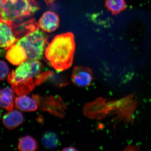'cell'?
Here are the masks:
<instances>
[{
  "mask_svg": "<svg viewBox=\"0 0 151 151\" xmlns=\"http://www.w3.org/2000/svg\"><path fill=\"white\" fill-rule=\"evenodd\" d=\"M75 50L74 35L66 32L54 38L45 49V56L52 67L61 72L72 65Z\"/></svg>",
  "mask_w": 151,
  "mask_h": 151,
  "instance_id": "1",
  "label": "cell"
},
{
  "mask_svg": "<svg viewBox=\"0 0 151 151\" xmlns=\"http://www.w3.org/2000/svg\"><path fill=\"white\" fill-rule=\"evenodd\" d=\"M39 9L32 0H1L0 18L5 20L21 21L32 16Z\"/></svg>",
  "mask_w": 151,
  "mask_h": 151,
  "instance_id": "2",
  "label": "cell"
},
{
  "mask_svg": "<svg viewBox=\"0 0 151 151\" xmlns=\"http://www.w3.org/2000/svg\"><path fill=\"white\" fill-rule=\"evenodd\" d=\"M48 42V37L39 28L21 38L16 44L24 49L28 60H40L43 57Z\"/></svg>",
  "mask_w": 151,
  "mask_h": 151,
  "instance_id": "3",
  "label": "cell"
},
{
  "mask_svg": "<svg viewBox=\"0 0 151 151\" xmlns=\"http://www.w3.org/2000/svg\"><path fill=\"white\" fill-rule=\"evenodd\" d=\"M42 68V64L39 60H26L11 71L8 76V81L12 86L25 81L38 75Z\"/></svg>",
  "mask_w": 151,
  "mask_h": 151,
  "instance_id": "4",
  "label": "cell"
},
{
  "mask_svg": "<svg viewBox=\"0 0 151 151\" xmlns=\"http://www.w3.org/2000/svg\"><path fill=\"white\" fill-rule=\"evenodd\" d=\"M32 97L42 111L48 112L59 118H63L65 116L66 105L58 95L42 97L35 94Z\"/></svg>",
  "mask_w": 151,
  "mask_h": 151,
  "instance_id": "5",
  "label": "cell"
},
{
  "mask_svg": "<svg viewBox=\"0 0 151 151\" xmlns=\"http://www.w3.org/2000/svg\"><path fill=\"white\" fill-rule=\"evenodd\" d=\"M13 21L0 18V47L7 49L18 40L13 27Z\"/></svg>",
  "mask_w": 151,
  "mask_h": 151,
  "instance_id": "6",
  "label": "cell"
},
{
  "mask_svg": "<svg viewBox=\"0 0 151 151\" xmlns=\"http://www.w3.org/2000/svg\"><path fill=\"white\" fill-rule=\"evenodd\" d=\"M71 80L73 84L78 87L89 86L93 80L92 70L85 66H75L72 72Z\"/></svg>",
  "mask_w": 151,
  "mask_h": 151,
  "instance_id": "7",
  "label": "cell"
},
{
  "mask_svg": "<svg viewBox=\"0 0 151 151\" xmlns=\"http://www.w3.org/2000/svg\"><path fill=\"white\" fill-rule=\"evenodd\" d=\"M60 24L59 16L57 14L47 11L44 13L39 21V26L43 31L50 33L53 32L58 27Z\"/></svg>",
  "mask_w": 151,
  "mask_h": 151,
  "instance_id": "8",
  "label": "cell"
},
{
  "mask_svg": "<svg viewBox=\"0 0 151 151\" xmlns=\"http://www.w3.org/2000/svg\"><path fill=\"white\" fill-rule=\"evenodd\" d=\"M46 81L58 87H63L68 84V81L64 76L56 74L50 70L39 73L36 77L35 83L36 85H39Z\"/></svg>",
  "mask_w": 151,
  "mask_h": 151,
  "instance_id": "9",
  "label": "cell"
},
{
  "mask_svg": "<svg viewBox=\"0 0 151 151\" xmlns=\"http://www.w3.org/2000/svg\"><path fill=\"white\" fill-rule=\"evenodd\" d=\"M6 50V59L12 65H19L27 59L25 50L20 45L15 43Z\"/></svg>",
  "mask_w": 151,
  "mask_h": 151,
  "instance_id": "10",
  "label": "cell"
},
{
  "mask_svg": "<svg viewBox=\"0 0 151 151\" xmlns=\"http://www.w3.org/2000/svg\"><path fill=\"white\" fill-rule=\"evenodd\" d=\"M13 27L16 36L19 40L39 28V26L35 19H31L22 23L13 22Z\"/></svg>",
  "mask_w": 151,
  "mask_h": 151,
  "instance_id": "11",
  "label": "cell"
},
{
  "mask_svg": "<svg viewBox=\"0 0 151 151\" xmlns=\"http://www.w3.org/2000/svg\"><path fill=\"white\" fill-rule=\"evenodd\" d=\"M3 124L9 130L15 129L24 122V117L20 111L12 110L4 116L2 119Z\"/></svg>",
  "mask_w": 151,
  "mask_h": 151,
  "instance_id": "12",
  "label": "cell"
},
{
  "mask_svg": "<svg viewBox=\"0 0 151 151\" xmlns=\"http://www.w3.org/2000/svg\"><path fill=\"white\" fill-rule=\"evenodd\" d=\"M16 108L22 111L32 112L38 109V105L33 98L25 95H20L15 99Z\"/></svg>",
  "mask_w": 151,
  "mask_h": 151,
  "instance_id": "13",
  "label": "cell"
},
{
  "mask_svg": "<svg viewBox=\"0 0 151 151\" xmlns=\"http://www.w3.org/2000/svg\"><path fill=\"white\" fill-rule=\"evenodd\" d=\"M12 89L6 87L0 92V107L10 111L13 109L15 95Z\"/></svg>",
  "mask_w": 151,
  "mask_h": 151,
  "instance_id": "14",
  "label": "cell"
},
{
  "mask_svg": "<svg viewBox=\"0 0 151 151\" xmlns=\"http://www.w3.org/2000/svg\"><path fill=\"white\" fill-rule=\"evenodd\" d=\"M35 85L32 78H29L25 81L12 85V89L19 96L26 95L33 90Z\"/></svg>",
  "mask_w": 151,
  "mask_h": 151,
  "instance_id": "15",
  "label": "cell"
},
{
  "mask_svg": "<svg viewBox=\"0 0 151 151\" xmlns=\"http://www.w3.org/2000/svg\"><path fill=\"white\" fill-rule=\"evenodd\" d=\"M105 8L113 15H117L127 8L126 0H105Z\"/></svg>",
  "mask_w": 151,
  "mask_h": 151,
  "instance_id": "16",
  "label": "cell"
},
{
  "mask_svg": "<svg viewBox=\"0 0 151 151\" xmlns=\"http://www.w3.org/2000/svg\"><path fill=\"white\" fill-rule=\"evenodd\" d=\"M41 141L44 147L49 150L56 148L60 143L58 135L51 131L45 132L42 137Z\"/></svg>",
  "mask_w": 151,
  "mask_h": 151,
  "instance_id": "17",
  "label": "cell"
},
{
  "mask_svg": "<svg viewBox=\"0 0 151 151\" xmlns=\"http://www.w3.org/2000/svg\"><path fill=\"white\" fill-rule=\"evenodd\" d=\"M38 148V144L35 139L28 135L20 138L18 149L21 151H34Z\"/></svg>",
  "mask_w": 151,
  "mask_h": 151,
  "instance_id": "18",
  "label": "cell"
},
{
  "mask_svg": "<svg viewBox=\"0 0 151 151\" xmlns=\"http://www.w3.org/2000/svg\"><path fill=\"white\" fill-rule=\"evenodd\" d=\"M9 70L7 64L4 61L0 60V81L5 79L8 75Z\"/></svg>",
  "mask_w": 151,
  "mask_h": 151,
  "instance_id": "19",
  "label": "cell"
},
{
  "mask_svg": "<svg viewBox=\"0 0 151 151\" xmlns=\"http://www.w3.org/2000/svg\"><path fill=\"white\" fill-rule=\"evenodd\" d=\"M56 0H44L45 2L48 7L52 5Z\"/></svg>",
  "mask_w": 151,
  "mask_h": 151,
  "instance_id": "20",
  "label": "cell"
},
{
  "mask_svg": "<svg viewBox=\"0 0 151 151\" xmlns=\"http://www.w3.org/2000/svg\"><path fill=\"white\" fill-rule=\"evenodd\" d=\"M78 150L76 149L75 148L73 147H65L63 150V151H77Z\"/></svg>",
  "mask_w": 151,
  "mask_h": 151,
  "instance_id": "21",
  "label": "cell"
},
{
  "mask_svg": "<svg viewBox=\"0 0 151 151\" xmlns=\"http://www.w3.org/2000/svg\"><path fill=\"white\" fill-rule=\"evenodd\" d=\"M1 111H0V117H1Z\"/></svg>",
  "mask_w": 151,
  "mask_h": 151,
  "instance_id": "22",
  "label": "cell"
},
{
  "mask_svg": "<svg viewBox=\"0 0 151 151\" xmlns=\"http://www.w3.org/2000/svg\"><path fill=\"white\" fill-rule=\"evenodd\" d=\"M32 1H35V0H32Z\"/></svg>",
  "mask_w": 151,
  "mask_h": 151,
  "instance_id": "23",
  "label": "cell"
},
{
  "mask_svg": "<svg viewBox=\"0 0 151 151\" xmlns=\"http://www.w3.org/2000/svg\"><path fill=\"white\" fill-rule=\"evenodd\" d=\"M1 0H0V2H1Z\"/></svg>",
  "mask_w": 151,
  "mask_h": 151,
  "instance_id": "24",
  "label": "cell"
}]
</instances>
